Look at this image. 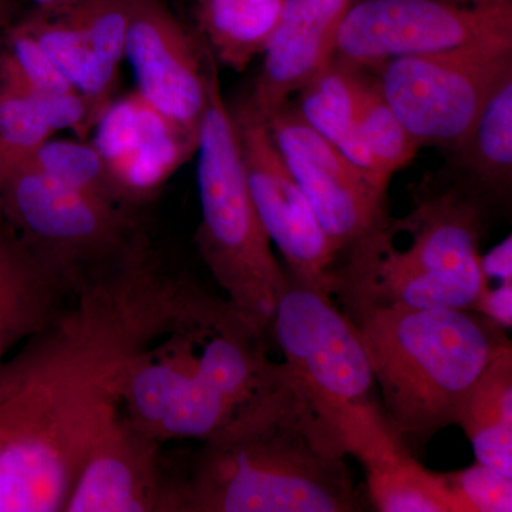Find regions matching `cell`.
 I'll use <instances>...</instances> for the list:
<instances>
[{"label": "cell", "mask_w": 512, "mask_h": 512, "mask_svg": "<svg viewBox=\"0 0 512 512\" xmlns=\"http://www.w3.org/2000/svg\"><path fill=\"white\" fill-rule=\"evenodd\" d=\"M161 444L119 410L90 444L62 512H181L184 477L168 476Z\"/></svg>", "instance_id": "obj_12"}, {"label": "cell", "mask_w": 512, "mask_h": 512, "mask_svg": "<svg viewBox=\"0 0 512 512\" xmlns=\"http://www.w3.org/2000/svg\"><path fill=\"white\" fill-rule=\"evenodd\" d=\"M366 79L365 69L333 57L299 90L292 104L309 126L356 167L389 185L376 173L357 131Z\"/></svg>", "instance_id": "obj_19"}, {"label": "cell", "mask_w": 512, "mask_h": 512, "mask_svg": "<svg viewBox=\"0 0 512 512\" xmlns=\"http://www.w3.org/2000/svg\"><path fill=\"white\" fill-rule=\"evenodd\" d=\"M355 323L387 423L414 454L453 426L481 373L512 349L507 330L473 309L370 308Z\"/></svg>", "instance_id": "obj_4"}, {"label": "cell", "mask_w": 512, "mask_h": 512, "mask_svg": "<svg viewBox=\"0 0 512 512\" xmlns=\"http://www.w3.org/2000/svg\"><path fill=\"white\" fill-rule=\"evenodd\" d=\"M205 52L208 99L198 134L201 222L195 241L229 308L266 338L289 278L252 200L237 123L222 96L218 63L207 46Z\"/></svg>", "instance_id": "obj_5"}, {"label": "cell", "mask_w": 512, "mask_h": 512, "mask_svg": "<svg viewBox=\"0 0 512 512\" xmlns=\"http://www.w3.org/2000/svg\"><path fill=\"white\" fill-rule=\"evenodd\" d=\"M348 456L365 470L367 495L380 512H460L444 473L419 463L387 423L375 399L350 404L332 417Z\"/></svg>", "instance_id": "obj_14"}, {"label": "cell", "mask_w": 512, "mask_h": 512, "mask_svg": "<svg viewBox=\"0 0 512 512\" xmlns=\"http://www.w3.org/2000/svg\"><path fill=\"white\" fill-rule=\"evenodd\" d=\"M417 146L451 150L512 74V37L367 67Z\"/></svg>", "instance_id": "obj_6"}, {"label": "cell", "mask_w": 512, "mask_h": 512, "mask_svg": "<svg viewBox=\"0 0 512 512\" xmlns=\"http://www.w3.org/2000/svg\"><path fill=\"white\" fill-rule=\"evenodd\" d=\"M0 214L73 281L116 258L136 239L123 204L29 167L0 181Z\"/></svg>", "instance_id": "obj_7"}, {"label": "cell", "mask_w": 512, "mask_h": 512, "mask_svg": "<svg viewBox=\"0 0 512 512\" xmlns=\"http://www.w3.org/2000/svg\"><path fill=\"white\" fill-rule=\"evenodd\" d=\"M413 210L389 225L383 217L338 259L333 295L343 312L370 308L471 309L483 285L481 241L493 205L446 171L426 175Z\"/></svg>", "instance_id": "obj_3"}, {"label": "cell", "mask_w": 512, "mask_h": 512, "mask_svg": "<svg viewBox=\"0 0 512 512\" xmlns=\"http://www.w3.org/2000/svg\"><path fill=\"white\" fill-rule=\"evenodd\" d=\"M357 131L370 160L375 165L376 173L387 183L396 171L410 164L420 150L407 128L403 126L402 121L380 93L375 79L369 72H367Z\"/></svg>", "instance_id": "obj_23"}, {"label": "cell", "mask_w": 512, "mask_h": 512, "mask_svg": "<svg viewBox=\"0 0 512 512\" xmlns=\"http://www.w3.org/2000/svg\"><path fill=\"white\" fill-rule=\"evenodd\" d=\"M262 120L323 231L342 255L386 211L387 184L360 170L320 136L291 100Z\"/></svg>", "instance_id": "obj_11"}, {"label": "cell", "mask_w": 512, "mask_h": 512, "mask_svg": "<svg viewBox=\"0 0 512 512\" xmlns=\"http://www.w3.org/2000/svg\"><path fill=\"white\" fill-rule=\"evenodd\" d=\"M249 190L266 234L281 252L292 281L332 295L338 251L272 141L265 121L247 101L232 111Z\"/></svg>", "instance_id": "obj_10"}, {"label": "cell", "mask_w": 512, "mask_h": 512, "mask_svg": "<svg viewBox=\"0 0 512 512\" xmlns=\"http://www.w3.org/2000/svg\"><path fill=\"white\" fill-rule=\"evenodd\" d=\"M133 0H77L60 13L82 32L92 55V67L79 92L87 103L94 127L110 106L126 53Z\"/></svg>", "instance_id": "obj_22"}, {"label": "cell", "mask_w": 512, "mask_h": 512, "mask_svg": "<svg viewBox=\"0 0 512 512\" xmlns=\"http://www.w3.org/2000/svg\"><path fill=\"white\" fill-rule=\"evenodd\" d=\"M134 239L59 318L0 363V467L22 512L63 511L128 360L217 301Z\"/></svg>", "instance_id": "obj_1"}, {"label": "cell", "mask_w": 512, "mask_h": 512, "mask_svg": "<svg viewBox=\"0 0 512 512\" xmlns=\"http://www.w3.org/2000/svg\"><path fill=\"white\" fill-rule=\"evenodd\" d=\"M512 37V0H357L335 59L356 67Z\"/></svg>", "instance_id": "obj_9"}, {"label": "cell", "mask_w": 512, "mask_h": 512, "mask_svg": "<svg viewBox=\"0 0 512 512\" xmlns=\"http://www.w3.org/2000/svg\"><path fill=\"white\" fill-rule=\"evenodd\" d=\"M269 330L284 357L279 365L286 377L326 419L375 399L365 345L330 293L289 278Z\"/></svg>", "instance_id": "obj_8"}, {"label": "cell", "mask_w": 512, "mask_h": 512, "mask_svg": "<svg viewBox=\"0 0 512 512\" xmlns=\"http://www.w3.org/2000/svg\"><path fill=\"white\" fill-rule=\"evenodd\" d=\"M19 3V0H0V28L12 25Z\"/></svg>", "instance_id": "obj_30"}, {"label": "cell", "mask_w": 512, "mask_h": 512, "mask_svg": "<svg viewBox=\"0 0 512 512\" xmlns=\"http://www.w3.org/2000/svg\"><path fill=\"white\" fill-rule=\"evenodd\" d=\"M338 430L286 377L239 410L202 447L181 512L360 510Z\"/></svg>", "instance_id": "obj_2"}, {"label": "cell", "mask_w": 512, "mask_h": 512, "mask_svg": "<svg viewBox=\"0 0 512 512\" xmlns=\"http://www.w3.org/2000/svg\"><path fill=\"white\" fill-rule=\"evenodd\" d=\"M96 127L94 147L123 202L158 190L197 151L200 134L175 126L137 93L111 101Z\"/></svg>", "instance_id": "obj_15"}, {"label": "cell", "mask_w": 512, "mask_h": 512, "mask_svg": "<svg viewBox=\"0 0 512 512\" xmlns=\"http://www.w3.org/2000/svg\"><path fill=\"white\" fill-rule=\"evenodd\" d=\"M446 173L488 204H507L512 188V74L498 84L466 136L446 151Z\"/></svg>", "instance_id": "obj_18"}, {"label": "cell", "mask_w": 512, "mask_h": 512, "mask_svg": "<svg viewBox=\"0 0 512 512\" xmlns=\"http://www.w3.org/2000/svg\"><path fill=\"white\" fill-rule=\"evenodd\" d=\"M20 22L32 33L59 72L79 90L92 67V55L82 32L64 15H45L35 10Z\"/></svg>", "instance_id": "obj_25"}, {"label": "cell", "mask_w": 512, "mask_h": 512, "mask_svg": "<svg viewBox=\"0 0 512 512\" xmlns=\"http://www.w3.org/2000/svg\"><path fill=\"white\" fill-rule=\"evenodd\" d=\"M22 2H29L35 12L45 13V15H60L72 8L77 0H22Z\"/></svg>", "instance_id": "obj_29"}, {"label": "cell", "mask_w": 512, "mask_h": 512, "mask_svg": "<svg viewBox=\"0 0 512 512\" xmlns=\"http://www.w3.org/2000/svg\"><path fill=\"white\" fill-rule=\"evenodd\" d=\"M473 311L480 312L485 318L493 320L505 330L512 326V282L481 285L473 306Z\"/></svg>", "instance_id": "obj_27"}, {"label": "cell", "mask_w": 512, "mask_h": 512, "mask_svg": "<svg viewBox=\"0 0 512 512\" xmlns=\"http://www.w3.org/2000/svg\"><path fill=\"white\" fill-rule=\"evenodd\" d=\"M22 167L33 168L62 183L123 204L111 181L107 165L94 144L84 143L83 140L49 138L18 168Z\"/></svg>", "instance_id": "obj_24"}, {"label": "cell", "mask_w": 512, "mask_h": 512, "mask_svg": "<svg viewBox=\"0 0 512 512\" xmlns=\"http://www.w3.org/2000/svg\"><path fill=\"white\" fill-rule=\"evenodd\" d=\"M124 60L137 94L188 133H200L208 99L207 52L167 0H133Z\"/></svg>", "instance_id": "obj_13"}, {"label": "cell", "mask_w": 512, "mask_h": 512, "mask_svg": "<svg viewBox=\"0 0 512 512\" xmlns=\"http://www.w3.org/2000/svg\"><path fill=\"white\" fill-rule=\"evenodd\" d=\"M76 285L0 214V363L59 318Z\"/></svg>", "instance_id": "obj_17"}, {"label": "cell", "mask_w": 512, "mask_h": 512, "mask_svg": "<svg viewBox=\"0 0 512 512\" xmlns=\"http://www.w3.org/2000/svg\"><path fill=\"white\" fill-rule=\"evenodd\" d=\"M357 0H288L264 52L248 106L261 119L291 100L335 55L336 36Z\"/></svg>", "instance_id": "obj_16"}, {"label": "cell", "mask_w": 512, "mask_h": 512, "mask_svg": "<svg viewBox=\"0 0 512 512\" xmlns=\"http://www.w3.org/2000/svg\"><path fill=\"white\" fill-rule=\"evenodd\" d=\"M288 0H195L194 16L200 39L214 56L242 73L264 55Z\"/></svg>", "instance_id": "obj_20"}, {"label": "cell", "mask_w": 512, "mask_h": 512, "mask_svg": "<svg viewBox=\"0 0 512 512\" xmlns=\"http://www.w3.org/2000/svg\"><path fill=\"white\" fill-rule=\"evenodd\" d=\"M457 426L478 463L512 477V349L495 357L464 400Z\"/></svg>", "instance_id": "obj_21"}, {"label": "cell", "mask_w": 512, "mask_h": 512, "mask_svg": "<svg viewBox=\"0 0 512 512\" xmlns=\"http://www.w3.org/2000/svg\"><path fill=\"white\" fill-rule=\"evenodd\" d=\"M481 274L483 282H512V238L508 235L503 242L481 254Z\"/></svg>", "instance_id": "obj_28"}, {"label": "cell", "mask_w": 512, "mask_h": 512, "mask_svg": "<svg viewBox=\"0 0 512 512\" xmlns=\"http://www.w3.org/2000/svg\"><path fill=\"white\" fill-rule=\"evenodd\" d=\"M460 512H511L512 477L476 463L444 473Z\"/></svg>", "instance_id": "obj_26"}]
</instances>
